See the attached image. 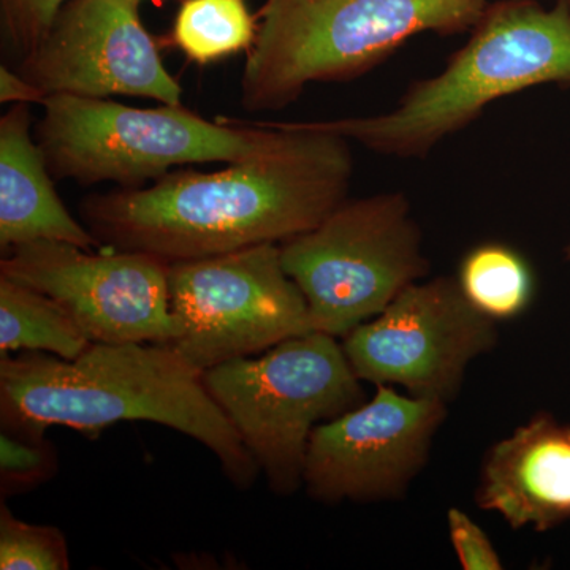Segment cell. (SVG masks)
I'll return each instance as SVG.
<instances>
[{
    "label": "cell",
    "mask_w": 570,
    "mask_h": 570,
    "mask_svg": "<svg viewBox=\"0 0 570 570\" xmlns=\"http://www.w3.org/2000/svg\"><path fill=\"white\" fill-rule=\"evenodd\" d=\"M285 124L295 138L269 156L209 174L170 171L146 189L88 195L82 224L100 246L167 264L281 245L313 230L348 198L352 141L307 121Z\"/></svg>",
    "instance_id": "cell-1"
},
{
    "label": "cell",
    "mask_w": 570,
    "mask_h": 570,
    "mask_svg": "<svg viewBox=\"0 0 570 570\" xmlns=\"http://www.w3.org/2000/svg\"><path fill=\"white\" fill-rule=\"evenodd\" d=\"M159 423L212 450L225 478L249 490L261 474L230 420L195 370L167 344L92 343L77 360L45 352L0 358L3 431L45 436L67 426L88 436L119 422Z\"/></svg>",
    "instance_id": "cell-2"
},
{
    "label": "cell",
    "mask_w": 570,
    "mask_h": 570,
    "mask_svg": "<svg viewBox=\"0 0 570 570\" xmlns=\"http://www.w3.org/2000/svg\"><path fill=\"white\" fill-rule=\"evenodd\" d=\"M547 82H570L569 11L538 0H491L444 69L412 82L392 110L307 124L381 156L423 159L489 105Z\"/></svg>",
    "instance_id": "cell-3"
},
{
    "label": "cell",
    "mask_w": 570,
    "mask_h": 570,
    "mask_svg": "<svg viewBox=\"0 0 570 570\" xmlns=\"http://www.w3.org/2000/svg\"><path fill=\"white\" fill-rule=\"evenodd\" d=\"M491 0H265L242 77L246 111H279L314 82L351 81L412 37L471 32Z\"/></svg>",
    "instance_id": "cell-4"
},
{
    "label": "cell",
    "mask_w": 570,
    "mask_h": 570,
    "mask_svg": "<svg viewBox=\"0 0 570 570\" xmlns=\"http://www.w3.org/2000/svg\"><path fill=\"white\" fill-rule=\"evenodd\" d=\"M41 107L36 140L52 178L81 186L140 187L181 165L245 163L281 151L296 135L285 122H212L183 105L132 108L50 96Z\"/></svg>",
    "instance_id": "cell-5"
},
{
    "label": "cell",
    "mask_w": 570,
    "mask_h": 570,
    "mask_svg": "<svg viewBox=\"0 0 570 570\" xmlns=\"http://www.w3.org/2000/svg\"><path fill=\"white\" fill-rule=\"evenodd\" d=\"M336 340L309 332L258 358L243 356L204 373L209 395L281 497L303 487L313 431L365 403L362 381Z\"/></svg>",
    "instance_id": "cell-6"
},
{
    "label": "cell",
    "mask_w": 570,
    "mask_h": 570,
    "mask_svg": "<svg viewBox=\"0 0 570 570\" xmlns=\"http://www.w3.org/2000/svg\"><path fill=\"white\" fill-rule=\"evenodd\" d=\"M281 257L305 295L314 332L335 337L430 273L422 228L401 190L347 198L313 230L281 243Z\"/></svg>",
    "instance_id": "cell-7"
},
{
    "label": "cell",
    "mask_w": 570,
    "mask_h": 570,
    "mask_svg": "<svg viewBox=\"0 0 570 570\" xmlns=\"http://www.w3.org/2000/svg\"><path fill=\"white\" fill-rule=\"evenodd\" d=\"M168 292L179 326L168 346L200 373L314 332L277 243L168 264Z\"/></svg>",
    "instance_id": "cell-8"
},
{
    "label": "cell",
    "mask_w": 570,
    "mask_h": 570,
    "mask_svg": "<svg viewBox=\"0 0 570 570\" xmlns=\"http://www.w3.org/2000/svg\"><path fill=\"white\" fill-rule=\"evenodd\" d=\"M343 340L360 381L449 403L469 365L497 347L498 328L468 302L456 277L441 276L409 285Z\"/></svg>",
    "instance_id": "cell-9"
},
{
    "label": "cell",
    "mask_w": 570,
    "mask_h": 570,
    "mask_svg": "<svg viewBox=\"0 0 570 570\" xmlns=\"http://www.w3.org/2000/svg\"><path fill=\"white\" fill-rule=\"evenodd\" d=\"M0 276L51 296L91 343L171 344L179 335L168 264L149 254L91 250L61 242L13 247Z\"/></svg>",
    "instance_id": "cell-10"
},
{
    "label": "cell",
    "mask_w": 570,
    "mask_h": 570,
    "mask_svg": "<svg viewBox=\"0 0 570 570\" xmlns=\"http://www.w3.org/2000/svg\"><path fill=\"white\" fill-rule=\"evenodd\" d=\"M445 417L444 401L377 385L373 400L313 431L303 487L324 504L401 498L425 468Z\"/></svg>",
    "instance_id": "cell-11"
},
{
    "label": "cell",
    "mask_w": 570,
    "mask_h": 570,
    "mask_svg": "<svg viewBox=\"0 0 570 570\" xmlns=\"http://www.w3.org/2000/svg\"><path fill=\"white\" fill-rule=\"evenodd\" d=\"M18 71L47 97L129 96L183 105V88L130 0H67Z\"/></svg>",
    "instance_id": "cell-12"
},
{
    "label": "cell",
    "mask_w": 570,
    "mask_h": 570,
    "mask_svg": "<svg viewBox=\"0 0 570 570\" xmlns=\"http://www.w3.org/2000/svg\"><path fill=\"white\" fill-rule=\"evenodd\" d=\"M475 504L513 530L549 531L570 519V425L538 414L501 439L480 469Z\"/></svg>",
    "instance_id": "cell-13"
},
{
    "label": "cell",
    "mask_w": 570,
    "mask_h": 570,
    "mask_svg": "<svg viewBox=\"0 0 570 570\" xmlns=\"http://www.w3.org/2000/svg\"><path fill=\"white\" fill-rule=\"evenodd\" d=\"M29 105H11L0 118V249L33 242H61L91 250L100 246L56 193L52 175L33 140Z\"/></svg>",
    "instance_id": "cell-14"
},
{
    "label": "cell",
    "mask_w": 570,
    "mask_h": 570,
    "mask_svg": "<svg viewBox=\"0 0 570 570\" xmlns=\"http://www.w3.org/2000/svg\"><path fill=\"white\" fill-rule=\"evenodd\" d=\"M91 344L51 296L0 276V355L50 352L59 358L77 360Z\"/></svg>",
    "instance_id": "cell-15"
},
{
    "label": "cell",
    "mask_w": 570,
    "mask_h": 570,
    "mask_svg": "<svg viewBox=\"0 0 570 570\" xmlns=\"http://www.w3.org/2000/svg\"><path fill=\"white\" fill-rule=\"evenodd\" d=\"M456 281L468 302L494 322L521 316L534 298L530 264L502 243H483L469 250Z\"/></svg>",
    "instance_id": "cell-16"
},
{
    "label": "cell",
    "mask_w": 570,
    "mask_h": 570,
    "mask_svg": "<svg viewBox=\"0 0 570 570\" xmlns=\"http://www.w3.org/2000/svg\"><path fill=\"white\" fill-rule=\"evenodd\" d=\"M257 20L246 0H184L176 14L174 41L195 62L219 61L253 48Z\"/></svg>",
    "instance_id": "cell-17"
},
{
    "label": "cell",
    "mask_w": 570,
    "mask_h": 570,
    "mask_svg": "<svg viewBox=\"0 0 570 570\" xmlns=\"http://www.w3.org/2000/svg\"><path fill=\"white\" fill-rule=\"evenodd\" d=\"M0 569H70L66 535L56 527L26 523L11 513L2 499L0 504Z\"/></svg>",
    "instance_id": "cell-18"
},
{
    "label": "cell",
    "mask_w": 570,
    "mask_h": 570,
    "mask_svg": "<svg viewBox=\"0 0 570 570\" xmlns=\"http://www.w3.org/2000/svg\"><path fill=\"white\" fill-rule=\"evenodd\" d=\"M58 450L45 436L0 434V491L2 499L39 489L58 472Z\"/></svg>",
    "instance_id": "cell-19"
},
{
    "label": "cell",
    "mask_w": 570,
    "mask_h": 570,
    "mask_svg": "<svg viewBox=\"0 0 570 570\" xmlns=\"http://www.w3.org/2000/svg\"><path fill=\"white\" fill-rule=\"evenodd\" d=\"M67 0H0L2 39L18 59H24L50 31Z\"/></svg>",
    "instance_id": "cell-20"
},
{
    "label": "cell",
    "mask_w": 570,
    "mask_h": 570,
    "mask_svg": "<svg viewBox=\"0 0 570 570\" xmlns=\"http://www.w3.org/2000/svg\"><path fill=\"white\" fill-rule=\"evenodd\" d=\"M450 542L464 570H501V557L485 531L463 510L448 512Z\"/></svg>",
    "instance_id": "cell-21"
},
{
    "label": "cell",
    "mask_w": 570,
    "mask_h": 570,
    "mask_svg": "<svg viewBox=\"0 0 570 570\" xmlns=\"http://www.w3.org/2000/svg\"><path fill=\"white\" fill-rule=\"evenodd\" d=\"M47 96L37 88L20 71H13L7 66L0 67V102L2 104H40L43 105Z\"/></svg>",
    "instance_id": "cell-22"
},
{
    "label": "cell",
    "mask_w": 570,
    "mask_h": 570,
    "mask_svg": "<svg viewBox=\"0 0 570 570\" xmlns=\"http://www.w3.org/2000/svg\"><path fill=\"white\" fill-rule=\"evenodd\" d=\"M557 3H560L561 7H564V9L570 13V0H557Z\"/></svg>",
    "instance_id": "cell-23"
},
{
    "label": "cell",
    "mask_w": 570,
    "mask_h": 570,
    "mask_svg": "<svg viewBox=\"0 0 570 570\" xmlns=\"http://www.w3.org/2000/svg\"><path fill=\"white\" fill-rule=\"evenodd\" d=\"M566 253H568V258L570 261V245L568 246V250H566Z\"/></svg>",
    "instance_id": "cell-24"
},
{
    "label": "cell",
    "mask_w": 570,
    "mask_h": 570,
    "mask_svg": "<svg viewBox=\"0 0 570 570\" xmlns=\"http://www.w3.org/2000/svg\"><path fill=\"white\" fill-rule=\"evenodd\" d=\"M130 2L140 3L141 0H130Z\"/></svg>",
    "instance_id": "cell-25"
}]
</instances>
